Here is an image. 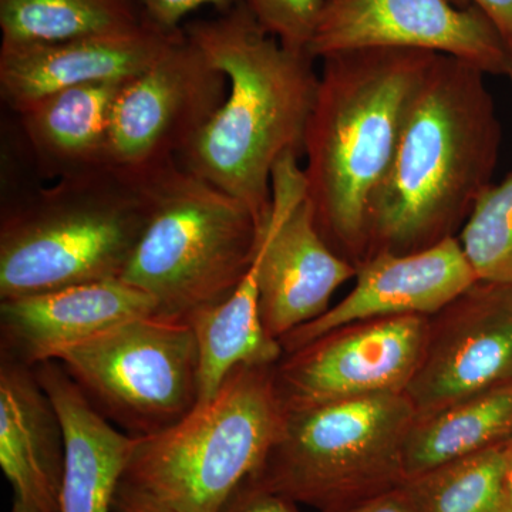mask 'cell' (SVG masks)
<instances>
[{
	"label": "cell",
	"mask_w": 512,
	"mask_h": 512,
	"mask_svg": "<svg viewBox=\"0 0 512 512\" xmlns=\"http://www.w3.org/2000/svg\"><path fill=\"white\" fill-rule=\"evenodd\" d=\"M184 33L225 74L228 93L177 163L237 198L265 229L276 163L288 153L303 156L316 59L266 33L241 2L188 23Z\"/></svg>",
	"instance_id": "obj_1"
},
{
	"label": "cell",
	"mask_w": 512,
	"mask_h": 512,
	"mask_svg": "<svg viewBox=\"0 0 512 512\" xmlns=\"http://www.w3.org/2000/svg\"><path fill=\"white\" fill-rule=\"evenodd\" d=\"M437 53L365 49L320 60L303 141L306 200L326 242L353 265L370 254V210Z\"/></svg>",
	"instance_id": "obj_2"
},
{
	"label": "cell",
	"mask_w": 512,
	"mask_h": 512,
	"mask_svg": "<svg viewBox=\"0 0 512 512\" xmlns=\"http://www.w3.org/2000/svg\"><path fill=\"white\" fill-rule=\"evenodd\" d=\"M500 146V120L485 73L437 55L373 200L369 255L406 254L454 237L493 185Z\"/></svg>",
	"instance_id": "obj_3"
},
{
	"label": "cell",
	"mask_w": 512,
	"mask_h": 512,
	"mask_svg": "<svg viewBox=\"0 0 512 512\" xmlns=\"http://www.w3.org/2000/svg\"><path fill=\"white\" fill-rule=\"evenodd\" d=\"M147 218L140 173L106 167L35 192L0 227V299L121 278Z\"/></svg>",
	"instance_id": "obj_4"
},
{
	"label": "cell",
	"mask_w": 512,
	"mask_h": 512,
	"mask_svg": "<svg viewBox=\"0 0 512 512\" xmlns=\"http://www.w3.org/2000/svg\"><path fill=\"white\" fill-rule=\"evenodd\" d=\"M147 218L121 279L187 320L228 298L254 264L264 229L251 211L177 161L141 171Z\"/></svg>",
	"instance_id": "obj_5"
},
{
	"label": "cell",
	"mask_w": 512,
	"mask_h": 512,
	"mask_svg": "<svg viewBox=\"0 0 512 512\" xmlns=\"http://www.w3.org/2000/svg\"><path fill=\"white\" fill-rule=\"evenodd\" d=\"M275 367H238L210 402L136 437L123 481L177 512L220 510L261 470L281 430Z\"/></svg>",
	"instance_id": "obj_6"
},
{
	"label": "cell",
	"mask_w": 512,
	"mask_h": 512,
	"mask_svg": "<svg viewBox=\"0 0 512 512\" xmlns=\"http://www.w3.org/2000/svg\"><path fill=\"white\" fill-rule=\"evenodd\" d=\"M406 393L284 407L256 480L316 511L343 507L406 480L403 446L416 420Z\"/></svg>",
	"instance_id": "obj_7"
},
{
	"label": "cell",
	"mask_w": 512,
	"mask_h": 512,
	"mask_svg": "<svg viewBox=\"0 0 512 512\" xmlns=\"http://www.w3.org/2000/svg\"><path fill=\"white\" fill-rule=\"evenodd\" d=\"M53 362L107 420L133 437L168 429L198 403L197 340L185 319L154 313L127 320Z\"/></svg>",
	"instance_id": "obj_8"
},
{
	"label": "cell",
	"mask_w": 512,
	"mask_h": 512,
	"mask_svg": "<svg viewBox=\"0 0 512 512\" xmlns=\"http://www.w3.org/2000/svg\"><path fill=\"white\" fill-rule=\"evenodd\" d=\"M228 79L183 35L120 90L111 111V167L141 173L178 156L214 117Z\"/></svg>",
	"instance_id": "obj_9"
},
{
	"label": "cell",
	"mask_w": 512,
	"mask_h": 512,
	"mask_svg": "<svg viewBox=\"0 0 512 512\" xmlns=\"http://www.w3.org/2000/svg\"><path fill=\"white\" fill-rule=\"evenodd\" d=\"M258 261L259 308L266 332L276 340L322 316L333 293L356 276V265L316 227L298 154H285L274 167Z\"/></svg>",
	"instance_id": "obj_10"
},
{
	"label": "cell",
	"mask_w": 512,
	"mask_h": 512,
	"mask_svg": "<svg viewBox=\"0 0 512 512\" xmlns=\"http://www.w3.org/2000/svg\"><path fill=\"white\" fill-rule=\"evenodd\" d=\"M365 49L456 57L485 74H507L512 55L481 10L450 0H325L309 46L316 60Z\"/></svg>",
	"instance_id": "obj_11"
},
{
	"label": "cell",
	"mask_w": 512,
	"mask_h": 512,
	"mask_svg": "<svg viewBox=\"0 0 512 512\" xmlns=\"http://www.w3.org/2000/svg\"><path fill=\"white\" fill-rule=\"evenodd\" d=\"M426 316H393L343 326L292 353L275 367L284 407L313 406L404 393L420 365Z\"/></svg>",
	"instance_id": "obj_12"
},
{
	"label": "cell",
	"mask_w": 512,
	"mask_h": 512,
	"mask_svg": "<svg viewBox=\"0 0 512 512\" xmlns=\"http://www.w3.org/2000/svg\"><path fill=\"white\" fill-rule=\"evenodd\" d=\"M512 382V286L477 281L429 318L406 393L416 417Z\"/></svg>",
	"instance_id": "obj_13"
},
{
	"label": "cell",
	"mask_w": 512,
	"mask_h": 512,
	"mask_svg": "<svg viewBox=\"0 0 512 512\" xmlns=\"http://www.w3.org/2000/svg\"><path fill=\"white\" fill-rule=\"evenodd\" d=\"M355 279L352 291L338 305L279 340L285 355L363 320L430 318L477 282L456 237L406 254L377 251L356 266Z\"/></svg>",
	"instance_id": "obj_14"
},
{
	"label": "cell",
	"mask_w": 512,
	"mask_h": 512,
	"mask_svg": "<svg viewBox=\"0 0 512 512\" xmlns=\"http://www.w3.org/2000/svg\"><path fill=\"white\" fill-rule=\"evenodd\" d=\"M183 32H165L147 19L140 28L113 35L2 43L0 96L20 114L70 87L128 82L146 72Z\"/></svg>",
	"instance_id": "obj_15"
},
{
	"label": "cell",
	"mask_w": 512,
	"mask_h": 512,
	"mask_svg": "<svg viewBox=\"0 0 512 512\" xmlns=\"http://www.w3.org/2000/svg\"><path fill=\"white\" fill-rule=\"evenodd\" d=\"M154 313L157 303L121 278L2 299V356L36 367L127 320Z\"/></svg>",
	"instance_id": "obj_16"
},
{
	"label": "cell",
	"mask_w": 512,
	"mask_h": 512,
	"mask_svg": "<svg viewBox=\"0 0 512 512\" xmlns=\"http://www.w3.org/2000/svg\"><path fill=\"white\" fill-rule=\"evenodd\" d=\"M0 467L13 512H59L64 473L62 423L35 369L2 356Z\"/></svg>",
	"instance_id": "obj_17"
},
{
	"label": "cell",
	"mask_w": 512,
	"mask_h": 512,
	"mask_svg": "<svg viewBox=\"0 0 512 512\" xmlns=\"http://www.w3.org/2000/svg\"><path fill=\"white\" fill-rule=\"evenodd\" d=\"M64 436L59 512H111L136 437L120 433L90 403L59 362L33 367Z\"/></svg>",
	"instance_id": "obj_18"
},
{
	"label": "cell",
	"mask_w": 512,
	"mask_h": 512,
	"mask_svg": "<svg viewBox=\"0 0 512 512\" xmlns=\"http://www.w3.org/2000/svg\"><path fill=\"white\" fill-rule=\"evenodd\" d=\"M127 82L70 87L20 113L37 167L53 181L111 167L109 133L114 101Z\"/></svg>",
	"instance_id": "obj_19"
},
{
	"label": "cell",
	"mask_w": 512,
	"mask_h": 512,
	"mask_svg": "<svg viewBox=\"0 0 512 512\" xmlns=\"http://www.w3.org/2000/svg\"><path fill=\"white\" fill-rule=\"evenodd\" d=\"M258 272L256 254L248 274L228 298L187 318L200 362L197 406L210 402L238 367L278 365L285 355L281 342L266 332L262 320Z\"/></svg>",
	"instance_id": "obj_20"
},
{
	"label": "cell",
	"mask_w": 512,
	"mask_h": 512,
	"mask_svg": "<svg viewBox=\"0 0 512 512\" xmlns=\"http://www.w3.org/2000/svg\"><path fill=\"white\" fill-rule=\"evenodd\" d=\"M512 437V382L416 417L403 446L406 478L501 446Z\"/></svg>",
	"instance_id": "obj_21"
},
{
	"label": "cell",
	"mask_w": 512,
	"mask_h": 512,
	"mask_svg": "<svg viewBox=\"0 0 512 512\" xmlns=\"http://www.w3.org/2000/svg\"><path fill=\"white\" fill-rule=\"evenodd\" d=\"M146 20L140 0H0L2 43L113 35Z\"/></svg>",
	"instance_id": "obj_22"
},
{
	"label": "cell",
	"mask_w": 512,
	"mask_h": 512,
	"mask_svg": "<svg viewBox=\"0 0 512 512\" xmlns=\"http://www.w3.org/2000/svg\"><path fill=\"white\" fill-rule=\"evenodd\" d=\"M504 444L406 478L414 511L501 512Z\"/></svg>",
	"instance_id": "obj_23"
},
{
	"label": "cell",
	"mask_w": 512,
	"mask_h": 512,
	"mask_svg": "<svg viewBox=\"0 0 512 512\" xmlns=\"http://www.w3.org/2000/svg\"><path fill=\"white\" fill-rule=\"evenodd\" d=\"M457 239L477 281L512 286V171L481 195Z\"/></svg>",
	"instance_id": "obj_24"
},
{
	"label": "cell",
	"mask_w": 512,
	"mask_h": 512,
	"mask_svg": "<svg viewBox=\"0 0 512 512\" xmlns=\"http://www.w3.org/2000/svg\"><path fill=\"white\" fill-rule=\"evenodd\" d=\"M325 0H241L258 25L282 45L306 50L315 35Z\"/></svg>",
	"instance_id": "obj_25"
},
{
	"label": "cell",
	"mask_w": 512,
	"mask_h": 512,
	"mask_svg": "<svg viewBox=\"0 0 512 512\" xmlns=\"http://www.w3.org/2000/svg\"><path fill=\"white\" fill-rule=\"evenodd\" d=\"M217 512H299L298 504L285 495L259 483L255 477L248 478Z\"/></svg>",
	"instance_id": "obj_26"
},
{
	"label": "cell",
	"mask_w": 512,
	"mask_h": 512,
	"mask_svg": "<svg viewBox=\"0 0 512 512\" xmlns=\"http://www.w3.org/2000/svg\"><path fill=\"white\" fill-rule=\"evenodd\" d=\"M147 19L165 32H177L185 16L195 10L212 6L221 12L237 6L241 0H140Z\"/></svg>",
	"instance_id": "obj_27"
},
{
	"label": "cell",
	"mask_w": 512,
	"mask_h": 512,
	"mask_svg": "<svg viewBox=\"0 0 512 512\" xmlns=\"http://www.w3.org/2000/svg\"><path fill=\"white\" fill-rule=\"evenodd\" d=\"M458 8L474 6L484 13L500 33L512 55V0H450Z\"/></svg>",
	"instance_id": "obj_28"
},
{
	"label": "cell",
	"mask_w": 512,
	"mask_h": 512,
	"mask_svg": "<svg viewBox=\"0 0 512 512\" xmlns=\"http://www.w3.org/2000/svg\"><path fill=\"white\" fill-rule=\"evenodd\" d=\"M318 512H416L404 493L402 485L393 490L373 495L357 503L343 505V507L330 508Z\"/></svg>",
	"instance_id": "obj_29"
},
{
	"label": "cell",
	"mask_w": 512,
	"mask_h": 512,
	"mask_svg": "<svg viewBox=\"0 0 512 512\" xmlns=\"http://www.w3.org/2000/svg\"><path fill=\"white\" fill-rule=\"evenodd\" d=\"M114 512H177L138 488L121 481L113 504Z\"/></svg>",
	"instance_id": "obj_30"
},
{
	"label": "cell",
	"mask_w": 512,
	"mask_h": 512,
	"mask_svg": "<svg viewBox=\"0 0 512 512\" xmlns=\"http://www.w3.org/2000/svg\"><path fill=\"white\" fill-rule=\"evenodd\" d=\"M501 512H512V437L504 444L503 498Z\"/></svg>",
	"instance_id": "obj_31"
},
{
	"label": "cell",
	"mask_w": 512,
	"mask_h": 512,
	"mask_svg": "<svg viewBox=\"0 0 512 512\" xmlns=\"http://www.w3.org/2000/svg\"><path fill=\"white\" fill-rule=\"evenodd\" d=\"M507 76H508V79L511 80V84H512V60H511V64H510V69H508Z\"/></svg>",
	"instance_id": "obj_32"
}]
</instances>
